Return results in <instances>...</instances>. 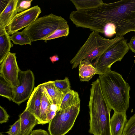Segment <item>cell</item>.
I'll return each instance as SVG.
<instances>
[{"instance_id": "obj_28", "label": "cell", "mask_w": 135, "mask_h": 135, "mask_svg": "<svg viewBox=\"0 0 135 135\" xmlns=\"http://www.w3.org/2000/svg\"><path fill=\"white\" fill-rule=\"evenodd\" d=\"M9 115L3 107L0 106V123L1 124L7 122L9 119Z\"/></svg>"}, {"instance_id": "obj_6", "label": "cell", "mask_w": 135, "mask_h": 135, "mask_svg": "<svg viewBox=\"0 0 135 135\" xmlns=\"http://www.w3.org/2000/svg\"><path fill=\"white\" fill-rule=\"evenodd\" d=\"M127 40L123 37L109 47L92 63L99 75L111 71V66L117 61H120L129 49Z\"/></svg>"}, {"instance_id": "obj_32", "label": "cell", "mask_w": 135, "mask_h": 135, "mask_svg": "<svg viewBox=\"0 0 135 135\" xmlns=\"http://www.w3.org/2000/svg\"><path fill=\"white\" fill-rule=\"evenodd\" d=\"M9 0H0V13H1L7 6Z\"/></svg>"}, {"instance_id": "obj_18", "label": "cell", "mask_w": 135, "mask_h": 135, "mask_svg": "<svg viewBox=\"0 0 135 135\" xmlns=\"http://www.w3.org/2000/svg\"><path fill=\"white\" fill-rule=\"evenodd\" d=\"M80 101L78 93L71 90L65 93L58 110L80 104Z\"/></svg>"}, {"instance_id": "obj_34", "label": "cell", "mask_w": 135, "mask_h": 135, "mask_svg": "<svg viewBox=\"0 0 135 135\" xmlns=\"http://www.w3.org/2000/svg\"><path fill=\"white\" fill-rule=\"evenodd\" d=\"M0 135H3V134L1 133H0Z\"/></svg>"}, {"instance_id": "obj_31", "label": "cell", "mask_w": 135, "mask_h": 135, "mask_svg": "<svg viewBox=\"0 0 135 135\" xmlns=\"http://www.w3.org/2000/svg\"><path fill=\"white\" fill-rule=\"evenodd\" d=\"M56 112L54 110H50L47 115V120L49 123L56 115Z\"/></svg>"}, {"instance_id": "obj_7", "label": "cell", "mask_w": 135, "mask_h": 135, "mask_svg": "<svg viewBox=\"0 0 135 135\" xmlns=\"http://www.w3.org/2000/svg\"><path fill=\"white\" fill-rule=\"evenodd\" d=\"M80 104L57 110L49 123L50 135H65L73 126L80 111Z\"/></svg>"}, {"instance_id": "obj_10", "label": "cell", "mask_w": 135, "mask_h": 135, "mask_svg": "<svg viewBox=\"0 0 135 135\" xmlns=\"http://www.w3.org/2000/svg\"><path fill=\"white\" fill-rule=\"evenodd\" d=\"M16 55V53L9 52L0 65V75L14 87L18 85V76L20 70Z\"/></svg>"}, {"instance_id": "obj_24", "label": "cell", "mask_w": 135, "mask_h": 135, "mask_svg": "<svg viewBox=\"0 0 135 135\" xmlns=\"http://www.w3.org/2000/svg\"><path fill=\"white\" fill-rule=\"evenodd\" d=\"M56 87L64 93H67L71 90L68 78L66 77L63 80H56L53 81Z\"/></svg>"}, {"instance_id": "obj_8", "label": "cell", "mask_w": 135, "mask_h": 135, "mask_svg": "<svg viewBox=\"0 0 135 135\" xmlns=\"http://www.w3.org/2000/svg\"><path fill=\"white\" fill-rule=\"evenodd\" d=\"M35 79L33 73L30 70H20L18 85L13 88V102L19 105L29 99L34 89Z\"/></svg>"}, {"instance_id": "obj_27", "label": "cell", "mask_w": 135, "mask_h": 135, "mask_svg": "<svg viewBox=\"0 0 135 135\" xmlns=\"http://www.w3.org/2000/svg\"><path fill=\"white\" fill-rule=\"evenodd\" d=\"M32 1V0H18L16 8L17 13L21 12L29 9Z\"/></svg>"}, {"instance_id": "obj_17", "label": "cell", "mask_w": 135, "mask_h": 135, "mask_svg": "<svg viewBox=\"0 0 135 135\" xmlns=\"http://www.w3.org/2000/svg\"><path fill=\"white\" fill-rule=\"evenodd\" d=\"M13 45L6 28L0 29V64L10 52Z\"/></svg>"}, {"instance_id": "obj_16", "label": "cell", "mask_w": 135, "mask_h": 135, "mask_svg": "<svg viewBox=\"0 0 135 135\" xmlns=\"http://www.w3.org/2000/svg\"><path fill=\"white\" fill-rule=\"evenodd\" d=\"M79 73L80 80L81 81H88L96 74H98L96 69L88 60L81 61L79 68Z\"/></svg>"}, {"instance_id": "obj_33", "label": "cell", "mask_w": 135, "mask_h": 135, "mask_svg": "<svg viewBox=\"0 0 135 135\" xmlns=\"http://www.w3.org/2000/svg\"><path fill=\"white\" fill-rule=\"evenodd\" d=\"M50 59L51 62L54 63L55 62L59 60L58 55H55L50 57Z\"/></svg>"}, {"instance_id": "obj_21", "label": "cell", "mask_w": 135, "mask_h": 135, "mask_svg": "<svg viewBox=\"0 0 135 135\" xmlns=\"http://www.w3.org/2000/svg\"><path fill=\"white\" fill-rule=\"evenodd\" d=\"M0 76V95L12 101L14 87L2 76Z\"/></svg>"}, {"instance_id": "obj_23", "label": "cell", "mask_w": 135, "mask_h": 135, "mask_svg": "<svg viewBox=\"0 0 135 135\" xmlns=\"http://www.w3.org/2000/svg\"><path fill=\"white\" fill-rule=\"evenodd\" d=\"M69 28L67 24L64 25L59 28L50 36L44 39L45 42L47 41L63 36H67L69 33Z\"/></svg>"}, {"instance_id": "obj_19", "label": "cell", "mask_w": 135, "mask_h": 135, "mask_svg": "<svg viewBox=\"0 0 135 135\" xmlns=\"http://www.w3.org/2000/svg\"><path fill=\"white\" fill-rule=\"evenodd\" d=\"M52 104L44 91L40 107L38 124H44L48 123L47 120V115L50 110V107Z\"/></svg>"}, {"instance_id": "obj_9", "label": "cell", "mask_w": 135, "mask_h": 135, "mask_svg": "<svg viewBox=\"0 0 135 135\" xmlns=\"http://www.w3.org/2000/svg\"><path fill=\"white\" fill-rule=\"evenodd\" d=\"M40 7L38 5L17 13L6 27L9 35H12L24 28L28 26L38 18L41 13Z\"/></svg>"}, {"instance_id": "obj_13", "label": "cell", "mask_w": 135, "mask_h": 135, "mask_svg": "<svg viewBox=\"0 0 135 135\" xmlns=\"http://www.w3.org/2000/svg\"><path fill=\"white\" fill-rule=\"evenodd\" d=\"M128 120L126 112H114L110 119V128L112 135H122Z\"/></svg>"}, {"instance_id": "obj_22", "label": "cell", "mask_w": 135, "mask_h": 135, "mask_svg": "<svg viewBox=\"0 0 135 135\" xmlns=\"http://www.w3.org/2000/svg\"><path fill=\"white\" fill-rule=\"evenodd\" d=\"M10 38L14 44L20 45L32 44V42L30 37L22 31L15 33L10 36Z\"/></svg>"}, {"instance_id": "obj_11", "label": "cell", "mask_w": 135, "mask_h": 135, "mask_svg": "<svg viewBox=\"0 0 135 135\" xmlns=\"http://www.w3.org/2000/svg\"><path fill=\"white\" fill-rule=\"evenodd\" d=\"M43 92L40 84L35 87L27 102L25 109L32 113L36 117L38 122L40 107Z\"/></svg>"}, {"instance_id": "obj_5", "label": "cell", "mask_w": 135, "mask_h": 135, "mask_svg": "<svg viewBox=\"0 0 135 135\" xmlns=\"http://www.w3.org/2000/svg\"><path fill=\"white\" fill-rule=\"evenodd\" d=\"M68 22L61 16L52 13L38 18L22 31L28 36L32 42L43 40Z\"/></svg>"}, {"instance_id": "obj_29", "label": "cell", "mask_w": 135, "mask_h": 135, "mask_svg": "<svg viewBox=\"0 0 135 135\" xmlns=\"http://www.w3.org/2000/svg\"><path fill=\"white\" fill-rule=\"evenodd\" d=\"M128 45L129 49L135 54V35L132 36Z\"/></svg>"}, {"instance_id": "obj_2", "label": "cell", "mask_w": 135, "mask_h": 135, "mask_svg": "<svg viewBox=\"0 0 135 135\" xmlns=\"http://www.w3.org/2000/svg\"><path fill=\"white\" fill-rule=\"evenodd\" d=\"M103 96L107 103L114 112H126L128 108L130 87L122 76L111 70L99 75Z\"/></svg>"}, {"instance_id": "obj_35", "label": "cell", "mask_w": 135, "mask_h": 135, "mask_svg": "<svg viewBox=\"0 0 135 135\" xmlns=\"http://www.w3.org/2000/svg\"></svg>"}, {"instance_id": "obj_15", "label": "cell", "mask_w": 135, "mask_h": 135, "mask_svg": "<svg viewBox=\"0 0 135 135\" xmlns=\"http://www.w3.org/2000/svg\"><path fill=\"white\" fill-rule=\"evenodd\" d=\"M18 0H9L4 9L0 13V29L6 28L17 13V5Z\"/></svg>"}, {"instance_id": "obj_3", "label": "cell", "mask_w": 135, "mask_h": 135, "mask_svg": "<svg viewBox=\"0 0 135 135\" xmlns=\"http://www.w3.org/2000/svg\"><path fill=\"white\" fill-rule=\"evenodd\" d=\"M88 106L89 132L94 135H112L110 116L112 109L103 96L99 78L92 83Z\"/></svg>"}, {"instance_id": "obj_20", "label": "cell", "mask_w": 135, "mask_h": 135, "mask_svg": "<svg viewBox=\"0 0 135 135\" xmlns=\"http://www.w3.org/2000/svg\"><path fill=\"white\" fill-rule=\"evenodd\" d=\"M77 10H84L97 8L104 3L102 0H70Z\"/></svg>"}, {"instance_id": "obj_26", "label": "cell", "mask_w": 135, "mask_h": 135, "mask_svg": "<svg viewBox=\"0 0 135 135\" xmlns=\"http://www.w3.org/2000/svg\"><path fill=\"white\" fill-rule=\"evenodd\" d=\"M6 133L9 135H22L20 118L10 126V128Z\"/></svg>"}, {"instance_id": "obj_25", "label": "cell", "mask_w": 135, "mask_h": 135, "mask_svg": "<svg viewBox=\"0 0 135 135\" xmlns=\"http://www.w3.org/2000/svg\"><path fill=\"white\" fill-rule=\"evenodd\" d=\"M122 135H135V114L128 120Z\"/></svg>"}, {"instance_id": "obj_12", "label": "cell", "mask_w": 135, "mask_h": 135, "mask_svg": "<svg viewBox=\"0 0 135 135\" xmlns=\"http://www.w3.org/2000/svg\"><path fill=\"white\" fill-rule=\"evenodd\" d=\"M22 135H29L39 122L36 117L29 110L25 109L19 116Z\"/></svg>"}, {"instance_id": "obj_30", "label": "cell", "mask_w": 135, "mask_h": 135, "mask_svg": "<svg viewBox=\"0 0 135 135\" xmlns=\"http://www.w3.org/2000/svg\"><path fill=\"white\" fill-rule=\"evenodd\" d=\"M30 135H49L46 131L42 129H38L34 130L31 132Z\"/></svg>"}, {"instance_id": "obj_4", "label": "cell", "mask_w": 135, "mask_h": 135, "mask_svg": "<svg viewBox=\"0 0 135 135\" xmlns=\"http://www.w3.org/2000/svg\"><path fill=\"white\" fill-rule=\"evenodd\" d=\"M122 37H115L112 39H108L101 36L99 33L93 31L75 56L70 60L72 69L76 68L83 60H88L91 62L113 43Z\"/></svg>"}, {"instance_id": "obj_1", "label": "cell", "mask_w": 135, "mask_h": 135, "mask_svg": "<svg viewBox=\"0 0 135 135\" xmlns=\"http://www.w3.org/2000/svg\"><path fill=\"white\" fill-rule=\"evenodd\" d=\"M84 23L93 31L108 37L114 35L122 38L130 32H135V0H122L104 3L84 11Z\"/></svg>"}, {"instance_id": "obj_14", "label": "cell", "mask_w": 135, "mask_h": 135, "mask_svg": "<svg viewBox=\"0 0 135 135\" xmlns=\"http://www.w3.org/2000/svg\"><path fill=\"white\" fill-rule=\"evenodd\" d=\"M40 85L52 104L57 105L59 108L65 93L56 87L53 81H49Z\"/></svg>"}]
</instances>
